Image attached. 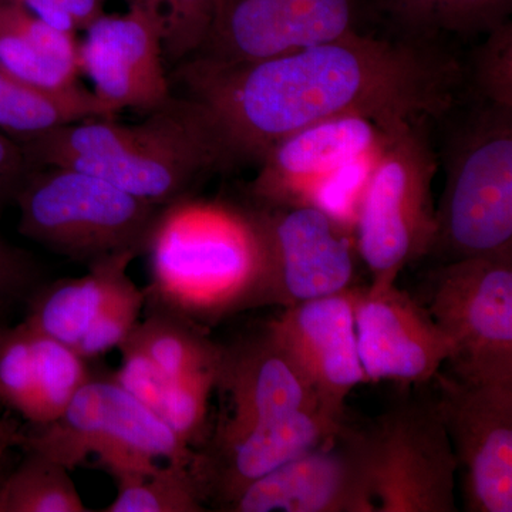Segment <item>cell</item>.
Returning <instances> with one entry per match:
<instances>
[{
	"label": "cell",
	"instance_id": "cell-19",
	"mask_svg": "<svg viewBox=\"0 0 512 512\" xmlns=\"http://www.w3.org/2000/svg\"><path fill=\"white\" fill-rule=\"evenodd\" d=\"M345 420L319 410L293 413L237 440L195 451L190 468L205 503L215 501L227 511L248 485L328 440Z\"/></svg>",
	"mask_w": 512,
	"mask_h": 512
},
{
	"label": "cell",
	"instance_id": "cell-5",
	"mask_svg": "<svg viewBox=\"0 0 512 512\" xmlns=\"http://www.w3.org/2000/svg\"><path fill=\"white\" fill-rule=\"evenodd\" d=\"M23 237L92 265L146 249L163 208L97 177L67 167H37L16 194Z\"/></svg>",
	"mask_w": 512,
	"mask_h": 512
},
{
	"label": "cell",
	"instance_id": "cell-16",
	"mask_svg": "<svg viewBox=\"0 0 512 512\" xmlns=\"http://www.w3.org/2000/svg\"><path fill=\"white\" fill-rule=\"evenodd\" d=\"M409 123L348 114L293 131L259 160L258 175L249 187L252 200L266 204L306 201L305 195L316 184L363 158L375 157Z\"/></svg>",
	"mask_w": 512,
	"mask_h": 512
},
{
	"label": "cell",
	"instance_id": "cell-33",
	"mask_svg": "<svg viewBox=\"0 0 512 512\" xmlns=\"http://www.w3.org/2000/svg\"><path fill=\"white\" fill-rule=\"evenodd\" d=\"M37 266L28 254L12 247L0 234V325L28 302L37 289Z\"/></svg>",
	"mask_w": 512,
	"mask_h": 512
},
{
	"label": "cell",
	"instance_id": "cell-22",
	"mask_svg": "<svg viewBox=\"0 0 512 512\" xmlns=\"http://www.w3.org/2000/svg\"><path fill=\"white\" fill-rule=\"evenodd\" d=\"M116 116L80 84L66 90L42 89L0 69V131L20 146L67 124Z\"/></svg>",
	"mask_w": 512,
	"mask_h": 512
},
{
	"label": "cell",
	"instance_id": "cell-34",
	"mask_svg": "<svg viewBox=\"0 0 512 512\" xmlns=\"http://www.w3.org/2000/svg\"><path fill=\"white\" fill-rule=\"evenodd\" d=\"M119 349L121 365L114 373V379L131 396L156 413L170 377L165 376L163 370L130 340H126Z\"/></svg>",
	"mask_w": 512,
	"mask_h": 512
},
{
	"label": "cell",
	"instance_id": "cell-21",
	"mask_svg": "<svg viewBox=\"0 0 512 512\" xmlns=\"http://www.w3.org/2000/svg\"><path fill=\"white\" fill-rule=\"evenodd\" d=\"M136 252H121L89 265L80 278L62 279L37 288L28 301L23 322L50 338L76 348L97 318L111 293L128 276Z\"/></svg>",
	"mask_w": 512,
	"mask_h": 512
},
{
	"label": "cell",
	"instance_id": "cell-14",
	"mask_svg": "<svg viewBox=\"0 0 512 512\" xmlns=\"http://www.w3.org/2000/svg\"><path fill=\"white\" fill-rule=\"evenodd\" d=\"M357 0H220L195 55L222 63L285 55L356 32Z\"/></svg>",
	"mask_w": 512,
	"mask_h": 512
},
{
	"label": "cell",
	"instance_id": "cell-8",
	"mask_svg": "<svg viewBox=\"0 0 512 512\" xmlns=\"http://www.w3.org/2000/svg\"><path fill=\"white\" fill-rule=\"evenodd\" d=\"M256 247L251 308H282L352 288V245L338 218L312 201L244 208Z\"/></svg>",
	"mask_w": 512,
	"mask_h": 512
},
{
	"label": "cell",
	"instance_id": "cell-12",
	"mask_svg": "<svg viewBox=\"0 0 512 512\" xmlns=\"http://www.w3.org/2000/svg\"><path fill=\"white\" fill-rule=\"evenodd\" d=\"M165 13L158 0H130L127 12L100 15L79 43L80 72L114 113L157 110L173 97L165 70Z\"/></svg>",
	"mask_w": 512,
	"mask_h": 512
},
{
	"label": "cell",
	"instance_id": "cell-15",
	"mask_svg": "<svg viewBox=\"0 0 512 512\" xmlns=\"http://www.w3.org/2000/svg\"><path fill=\"white\" fill-rule=\"evenodd\" d=\"M215 389L227 397L228 414L204 446L237 440L289 414L319 410L311 382L268 323L221 346Z\"/></svg>",
	"mask_w": 512,
	"mask_h": 512
},
{
	"label": "cell",
	"instance_id": "cell-24",
	"mask_svg": "<svg viewBox=\"0 0 512 512\" xmlns=\"http://www.w3.org/2000/svg\"><path fill=\"white\" fill-rule=\"evenodd\" d=\"M113 478L116 498L104 512L205 511V500L190 466L165 461L164 466L156 463Z\"/></svg>",
	"mask_w": 512,
	"mask_h": 512
},
{
	"label": "cell",
	"instance_id": "cell-11",
	"mask_svg": "<svg viewBox=\"0 0 512 512\" xmlns=\"http://www.w3.org/2000/svg\"><path fill=\"white\" fill-rule=\"evenodd\" d=\"M434 402L464 473L470 512L512 511V382L437 373Z\"/></svg>",
	"mask_w": 512,
	"mask_h": 512
},
{
	"label": "cell",
	"instance_id": "cell-35",
	"mask_svg": "<svg viewBox=\"0 0 512 512\" xmlns=\"http://www.w3.org/2000/svg\"><path fill=\"white\" fill-rule=\"evenodd\" d=\"M37 18L66 33L86 30L103 15L104 0H18Z\"/></svg>",
	"mask_w": 512,
	"mask_h": 512
},
{
	"label": "cell",
	"instance_id": "cell-9",
	"mask_svg": "<svg viewBox=\"0 0 512 512\" xmlns=\"http://www.w3.org/2000/svg\"><path fill=\"white\" fill-rule=\"evenodd\" d=\"M424 288V306L453 346L451 375L512 382V254L439 262Z\"/></svg>",
	"mask_w": 512,
	"mask_h": 512
},
{
	"label": "cell",
	"instance_id": "cell-20",
	"mask_svg": "<svg viewBox=\"0 0 512 512\" xmlns=\"http://www.w3.org/2000/svg\"><path fill=\"white\" fill-rule=\"evenodd\" d=\"M0 69L42 89H70L79 84V43L18 0H0Z\"/></svg>",
	"mask_w": 512,
	"mask_h": 512
},
{
	"label": "cell",
	"instance_id": "cell-31",
	"mask_svg": "<svg viewBox=\"0 0 512 512\" xmlns=\"http://www.w3.org/2000/svg\"><path fill=\"white\" fill-rule=\"evenodd\" d=\"M473 55V76L481 103L512 110V25L505 20L487 32Z\"/></svg>",
	"mask_w": 512,
	"mask_h": 512
},
{
	"label": "cell",
	"instance_id": "cell-28",
	"mask_svg": "<svg viewBox=\"0 0 512 512\" xmlns=\"http://www.w3.org/2000/svg\"><path fill=\"white\" fill-rule=\"evenodd\" d=\"M217 369L170 379L158 403L157 416L192 450L205 443L208 404L215 389Z\"/></svg>",
	"mask_w": 512,
	"mask_h": 512
},
{
	"label": "cell",
	"instance_id": "cell-10",
	"mask_svg": "<svg viewBox=\"0 0 512 512\" xmlns=\"http://www.w3.org/2000/svg\"><path fill=\"white\" fill-rule=\"evenodd\" d=\"M376 512H456L458 461L433 399L406 397L369 426Z\"/></svg>",
	"mask_w": 512,
	"mask_h": 512
},
{
	"label": "cell",
	"instance_id": "cell-7",
	"mask_svg": "<svg viewBox=\"0 0 512 512\" xmlns=\"http://www.w3.org/2000/svg\"><path fill=\"white\" fill-rule=\"evenodd\" d=\"M23 451L50 458L70 471L96 456L113 477L151 467L157 460L191 466L195 458V450L113 375L93 373L62 416L26 433Z\"/></svg>",
	"mask_w": 512,
	"mask_h": 512
},
{
	"label": "cell",
	"instance_id": "cell-29",
	"mask_svg": "<svg viewBox=\"0 0 512 512\" xmlns=\"http://www.w3.org/2000/svg\"><path fill=\"white\" fill-rule=\"evenodd\" d=\"M0 406L35 426V359L32 335L25 322L0 325Z\"/></svg>",
	"mask_w": 512,
	"mask_h": 512
},
{
	"label": "cell",
	"instance_id": "cell-26",
	"mask_svg": "<svg viewBox=\"0 0 512 512\" xmlns=\"http://www.w3.org/2000/svg\"><path fill=\"white\" fill-rule=\"evenodd\" d=\"M413 39L490 32L507 20L512 0H384Z\"/></svg>",
	"mask_w": 512,
	"mask_h": 512
},
{
	"label": "cell",
	"instance_id": "cell-1",
	"mask_svg": "<svg viewBox=\"0 0 512 512\" xmlns=\"http://www.w3.org/2000/svg\"><path fill=\"white\" fill-rule=\"evenodd\" d=\"M175 77L220 134L231 167L255 163L309 124L360 114L386 123L439 119L464 83L460 62L433 40L339 39L252 62L191 56Z\"/></svg>",
	"mask_w": 512,
	"mask_h": 512
},
{
	"label": "cell",
	"instance_id": "cell-27",
	"mask_svg": "<svg viewBox=\"0 0 512 512\" xmlns=\"http://www.w3.org/2000/svg\"><path fill=\"white\" fill-rule=\"evenodd\" d=\"M30 329L35 383L37 421L35 427L52 423L62 416L74 394L89 380L92 372L76 349L55 338Z\"/></svg>",
	"mask_w": 512,
	"mask_h": 512
},
{
	"label": "cell",
	"instance_id": "cell-13",
	"mask_svg": "<svg viewBox=\"0 0 512 512\" xmlns=\"http://www.w3.org/2000/svg\"><path fill=\"white\" fill-rule=\"evenodd\" d=\"M232 512H376L369 427L348 420L328 440L248 485Z\"/></svg>",
	"mask_w": 512,
	"mask_h": 512
},
{
	"label": "cell",
	"instance_id": "cell-37",
	"mask_svg": "<svg viewBox=\"0 0 512 512\" xmlns=\"http://www.w3.org/2000/svg\"><path fill=\"white\" fill-rule=\"evenodd\" d=\"M26 431L12 417L0 414V478L9 470V461L15 450H23Z\"/></svg>",
	"mask_w": 512,
	"mask_h": 512
},
{
	"label": "cell",
	"instance_id": "cell-25",
	"mask_svg": "<svg viewBox=\"0 0 512 512\" xmlns=\"http://www.w3.org/2000/svg\"><path fill=\"white\" fill-rule=\"evenodd\" d=\"M22 461L0 478V512H86L70 470L25 451Z\"/></svg>",
	"mask_w": 512,
	"mask_h": 512
},
{
	"label": "cell",
	"instance_id": "cell-30",
	"mask_svg": "<svg viewBox=\"0 0 512 512\" xmlns=\"http://www.w3.org/2000/svg\"><path fill=\"white\" fill-rule=\"evenodd\" d=\"M146 305V292L127 276L103 306L92 326L84 333L76 349L86 360L97 359L119 349L140 322Z\"/></svg>",
	"mask_w": 512,
	"mask_h": 512
},
{
	"label": "cell",
	"instance_id": "cell-3",
	"mask_svg": "<svg viewBox=\"0 0 512 512\" xmlns=\"http://www.w3.org/2000/svg\"><path fill=\"white\" fill-rule=\"evenodd\" d=\"M146 303L201 325L251 308L256 247L244 210L184 200L167 205L146 249ZM202 326V325H201Z\"/></svg>",
	"mask_w": 512,
	"mask_h": 512
},
{
	"label": "cell",
	"instance_id": "cell-36",
	"mask_svg": "<svg viewBox=\"0 0 512 512\" xmlns=\"http://www.w3.org/2000/svg\"><path fill=\"white\" fill-rule=\"evenodd\" d=\"M33 168L22 146L0 131V220Z\"/></svg>",
	"mask_w": 512,
	"mask_h": 512
},
{
	"label": "cell",
	"instance_id": "cell-23",
	"mask_svg": "<svg viewBox=\"0 0 512 512\" xmlns=\"http://www.w3.org/2000/svg\"><path fill=\"white\" fill-rule=\"evenodd\" d=\"M130 340L170 379L217 369L221 346L215 345L202 326L175 313L151 309L140 320Z\"/></svg>",
	"mask_w": 512,
	"mask_h": 512
},
{
	"label": "cell",
	"instance_id": "cell-18",
	"mask_svg": "<svg viewBox=\"0 0 512 512\" xmlns=\"http://www.w3.org/2000/svg\"><path fill=\"white\" fill-rule=\"evenodd\" d=\"M268 325L311 382L320 412L345 420L350 392L369 382L357 349L353 288L289 306Z\"/></svg>",
	"mask_w": 512,
	"mask_h": 512
},
{
	"label": "cell",
	"instance_id": "cell-2",
	"mask_svg": "<svg viewBox=\"0 0 512 512\" xmlns=\"http://www.w3.org/2000/svg\"><path fill=\"white\" fill-rule=\"evenodd\" d=\"M33 167H67L167 207L202 178L231 168L220 134L200 104L171 97L140 123L116 117L67 124L22 144Z\"/></svg>",
	"mask_w": 512,
	"mask_h": 512
},
{
	"label": "cell",
	"instance_id": "cell-4",
	"mask_svg": "<svg viewBox=\"0 0 512 512\" xmlns=\"http://www.w3.org/2000/svg\"><path fill=\"white\" fill-rule=\"evenodd\" d=\"M430 256L512 254V110L478 104L448 141Z\"/></svg>",
	"mask_w": 512,
	"mask_h": 512
},
{
	"label": "cell",
	"instance_id": "cell-32",
	"mask_svg": "<svg viewBox=\"0 0 512 512\" xmlns=\"http://www.w3.org/2000/svg\"><path fill=\"white\" fill-rule=\"evenodd\" d=\"M165 13V60L181 63L204 45L220 0H158Z\"/></svg>",
	"mask_w": 512,
	"mask_h": 512
},
{
	"label": "cell",
	"instance_id": "cell-6",
	"mask_svg": "<svg viewBox=\"0 0 512 512\" xmlns=\"http://www.w3.org/2000/svg\"><path fill=\"white\" fill-rule=\"evenodd\" d=\"M436 173L426 120L406 124L376 154L356 218L357 249L373 278L367 291H386L406 266L430 255Z\"/></svg>",
	"mask_w": 512,
	"mask_h": 512
},
{
	"label": "cell",
	"instance_id": "cell-17",
	"mask_svg": "<svg viewBox=\"0 0 512 512\" xmlns=\"http://www.w3.org/2000/svg\"><path fill=\"white\" fill-rule=\"evenodd\" d=\"M360 363L367 380L426 384L447 365L453 346L426 306L390 286L353 288Z\"/></svg>",
	"mask_w": 512,
	"mask_h": 512
}]
</instances>
